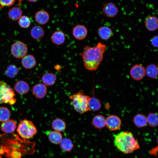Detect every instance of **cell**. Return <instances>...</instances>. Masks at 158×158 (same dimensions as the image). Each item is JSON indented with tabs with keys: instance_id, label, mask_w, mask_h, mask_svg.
Returning a JSON list of instances; mask_svg holds the SVG:
<instances>
[{
	"instance_id": "obj_10",
	"label": "cell",
	"mask_w": 158,
	"mask_h": 158,
	"mask_svg": "<svg viewBox=\"0 0 158 158\" xmlns=\"http://www.w3.org/2000/svg\"><path fill=\"white\" fill-rule=\"evenodd\" d=\"M102 11L103 15L106 17L112 18L117 15L118 10L114 4L109 2L104 5L102 8Z\"/></svg>"
},
{
	"instance_id": "obj_8",
	"label": "cell",
	"mask_w": 158,
	"mask_h": 158,
	"mask_svg": "<svg viewBox=\"0 0 158 158\" xmlns=\"http://www.w3.org/2000/svg\"><path fill=\"white\" fill-rule=\"evenodd\" d=\"M121 124L120 118L117 116L111 115L106 118V126L110 130H116L120 128Z\"/></svg>"
},
{
	"instance_id": "obj_15",
	"label": "cell",
	"mask_w": 158,
	"mask_h": 158,
	"mask_svg": "<svg viewBox=\"0 0 158 158\" xmlns=\"http://www.w3.org/2000/svg\"><path fill=\"white\" fill-rule=\"evenodd\" d=\"M35 21L39 24L44 25L48 22L49 15L46 11L40 10L37 12L34 16Z\"/></svg>"
},
{
	"instance_id": "obj_35",
	"label": "cell",
	"mask_w": 158,
	"mask_h": 158,
	"mask_svg": "<svg viewBox=\"0 0 158 158\" xmlns=\"http://www.w3.org/2000/svg\"><path fill=\"white\" fill-rule=\"evenodd\" d=\"M157 145L156 147L152 149L150 151V154L156 155L157 153L158 152V136L157 137Z\"/></svg>"
},
{
	"instance_id": "obj_27",
	"label": "cell",
	"mask_w": 158,
	"mask_h": 158,
	"mask_svg": "<svg viewBox=\"0 0 158 158\" xmlns=\"http://www.w3.org/2000/svg\"><path fill=\"white\" fill-rule=\"evenodd\" d=\"M90 110L96 111L99 110L101 107V104L99 100L93 96L90 97L88 103Z\"/></svg>"
},
{
	"instance_id": "obj_4",
	"label": "cell",
	"mask_w": 158,
	"mask_h": 158,
	"mask_svg": "<svg viewBox=\"0 0 158 158\" xmlns=\"http://www.w3.org/2000/svg\"><path fill=\"white\" fill-rule=\"evenodd\" d=\"M17 131L22 138L29 140L32 138L37 134V129L32 121L24 119L20 121Z\"/></svg>"
},
{
	"instance_id": "obj_11",
	"label": "cell",
	"mask_w": 158,
	"mask_h": 158,
	"mask_svg": "<svg viewBox=\"0 0 158 158\" xmlns=\"http://www.w3.org/2000/svg\"><path fill=\"white\" fill-rule=\"evenodd\" d=\"M32 92L34 96L38 99H42L46 95L47 93L46 86L44 84L39 83L33 87Z\"/></svg>"
},
{
	"instance_id": "obj_32",
	"label": "cell",
	"mask_w": 158,
	"mask_h": 158,
	"mask_svg": "<svg viewBox=\"0 0 158 158\" xmlns=\"http://www.w3.org/2000/svg\"><path fill=\"white\" fill-rule=\"evenodd\" d=\"M31 20L28 16H23L19 19L18 23L19 26L24 28H28L31 24Z\"/></svg>"
},
{
	"instance_id": "obj_34",
	"label": "cell",
	"mask_w": 158,
	"mask_h": 158,
	"mask_svg": "<svg viewBox=\"0 0 158 158\" xmlns=\"http://www.w3.org/2000/svg\"><path fill=\"white\" fill-rule=\"evenodd\" d=\"M151 43L154 47L158 48V35L152 37L151 40Z\"/></svg>"
},
{
	"instance_id": "obj_29",
	"label": "cell",
	"mask_w": 158,
	"mask_h": 158,
	"mask_svg": "<svg viewBox=\"0 0 158 158\" xmlns=\"http://www.w3.org/2000/svg\"><path fill=\"white\" fill-rule=\"evenodd\" d=\"M19 71V69L15 65L11 64L7 66L5 73L7 76L12 78L17 75Z\"/></svg>"
},
{
	"instance_id": "obj_9",
	"label": "cell",
	"mask_w": 158,
	"mask_h": 158,
	"mask_svg": "<svg viewBox=\"0 0 158 158\" xmlns=\"http://www.w3.org/2000/svg\"><path fill=\"white\" fill-rule=\"evenodd\" d=\"M87 28L83 25H77L73 28L72 30L73 36L78 40L84 39L87 37Z\"/></svg>"
},
{
	"instance_id": "obj_1",
	"label": "cell",
	"mask_w": 158,
	"mask_h": 158,
	"mask_svg": "<svg viewBox=\"0 0 158 158\" xmlns=\"http://www.w3.org/2000/svg\"><path fill=\"white\" fill-rule=\"evenodd\" d=\"M106 46L99 42L95 46H86L80 54L85 69L90 71L97 70L102 61Z\"/></svg>"
},
{
	"instance_id": "obj_7",
	"label": "cell",
	"mask_w": 158,
	"mask_h": 158,
	"mask_svg": "<svg viewBox=\"0 0 158 158\" xmlns=\"http://www.w3.org/2000/svg\"><path fill=\"white\" fill-rule=\"evenodd\" d=\"M130 74L131 77L134 80H141L146 74L145 68L141 65L136 64L131 68Z\"/></svg>"
},
{
	"instance_id": "obj_13",
	"label": "cell",
	"mask_w": 158,
	"mask_h": 158,
	"mask_svg": "<svg viewBox=\"0 0 158 158\" xmlns=\"http://www.w3.org/2000/svg\"><path fill=\"white\" fill-rule=\"evenodd\" d=\"M65 35L61 30H57L54 32L50 37L51 42L56 45H60L63 44L65 40Z\"/></svg>"
},
{
	"instance_id": "obj_20",
	"label": "cell",
	"mask_w": 158,
	"mask_h": 158,
	"mask_svg": "<svg viewBox=\"0 0 158 158\" xmlns=\"http://www.w3.org/2000/svg\"><path fill=\"white\" fill-rule=\"evenodd\" d=\"M31 37L34 39L40 40L44 35V31L43 28L39 25H36L33 27L30 31Z\"/></svg>"
},
{
	"instance_id": "obj_26",
	"label": "cell",
	"mask_w": 158,
	"mask_h": 158,
	"mask_svg": "<svg viewBox=\"0 0 158 158\" xmlns=\"http://www.w3.org/2000/svg\"><path fill=\"white\" fill-rule=\"evenodd\" d=\"M145 74L149 78L155 79L158 76V65L150 64L145 68Z\"/></svg>"
},
{
	"instance_id": "obj_25",
	"label": "cell",
	"mask_w": 158,
	"mask_h": 158,
	"mask_svg": "<svg viewBox=\"0 0 158 158\" xmlns=\"http://www.w3.org/2000/svg\"><path fill=\"white\" fill-rule=\"evenodd\" d=\"M22 13V10L19 7H14L9 9L8 14L11 20L15 21L19 20Z\"/></svg>"
},
{
	"instance_id": "obj_18",
	"label": "cell",
	"mask_w": 158,
	"mask_h": 158,
	"mask_svg": "<svg viewBox=\"0 0 158 158\" xmlns=\"http://www.w3.org/2000/svg\"><path fill=\"white\" fill-rule=\"evenodd\" d=\"M98 33L100 38L104 40H109L113 35L112 29L108 27L104 26H101L98 28Z\"/></svg>"
},
{
	"instance_id": "obj_30",
	"label": "cell",
	"mask_w": 158,
	"mask_h": 158,
	"mask_svg": "<svg viewBox=\"0 0 158 158\" xmlns=\"http://www.w3.org/2000/svg\"><path fill=\"white\" fill-rule=\"evenodd\" d=\"M147 123L151 127H154L158 126V113H151L147 117Z\"/></svg>"
},
{
	"instance_id": "obj_31",
	"label": "cell",
	"mask_w": 158,
	"mask_h": 158,
	"mask_svg": "<svg viewBox=\"0 0 158 158\" xmlns=\"http://www.w3.org/2000/svg\"><path fill=\"white\" fill-rule=\"evenodd\" d=\"M11 116L10 112L7 107H0V121L3 122L9 119Z\"/></svg>"
},
{
	"instance_id": "obj_3",
	"label": "cell",
	"mask_w": 158,
	"mask_h": 158,
	"mask_svg": "<svg viewBox=\"0 0 158 158\" xmlns=\"http://www.w3.org/2000/svg\"><path fill=\"white\" fill-rule=\"evenodd\" d=\"M69 97L72 100L74 109L78 113L83 114L90 111L88 103L90 97L85 95L83 90L70 95Z\"/></svg>"
},
{
	"instance_id": "obj_37",
	"label": "cell",
	"mask_w": 158,
	"mask_h": 158,
	"mask_svg": "<svg viewBox=\"0 0 158 158\" xmlns=\"http://www.w3.org/2000/svg\"></svg>"
},
{
	"instance_id": "obj_17",
	"label": "cell",
	"mask_w": 158,
	"mask_h": 158,
	"mask_svg": "<svg viewBox=\"0 0 158 158\" xmlns=\"http://www.w3.org/2000/svg\"><path fill=\"white\" fill-rule=\"evenodd\" d=\"M15 91L20 95L27 93L29 90L30 87L28 83L23 80L17 82L14 85Z\"/></svg>"
},
{
	"instance_id": "obj_14",
	"label": "cell",
	"mask_w": 158,
	"mask_h": 158,
	"mask_svg": "<svg viewBox=\"0 0 158 158\" xmlns=\"http://www.w3.org/2000/svg\"><path fill=\"white\" fill-rule=\"evenodd\" d=\"M21 63L25 69H32L36 65V61L35 57L32 55H26L22 58Z\"/></svg>"
},
{
	"instance_id": "obj_16",
	"label": "cell",
	"mask_w": 158,
	"mask_h": 158,
	"mask_svg": "<svg viewBox=\"0 0 158 158\" xmlns=\"http://www.w3.org/2000/svg\"><path fill=\"white\" fill-rule=\"evenodd\" d=\"M145 25L148 30L155 31L158 29V19L155 16H150L146 19Z\"/></svg>"
},
{
	"instance_id": "obj_33",
	"label": "cell",
	"mask_w": 158,
	"mask_h": 158,
	"mask_svg": "<svg viewBox=\"0 0 158 158\" xmlns=\"http://www.w3.org/2000/svg\"><path fill=\"white\" fill-rule=\"evenodd\" d=\"M16 0H0V9L5 7H10L13 5Z\"/></svg>"
},
{
	"instance_id": "obj_5",
	"label": "cell",
	"mask_w": 158,
	"mask_h": 158,
	"mask_svg": "<svg viewBox=\"0 0 158 158\" xmlns=\"http://www.w3.org/2000/svg\"><path fill=\"white\" fill-rule=\"evenodd\" d=\"M14 90L5 82L0 80V103L14 104L16 102Z\"/></svg>"
},
{
	"instance_id": "obj_22",
	"label": "cell",
	"mask_w": 158,
	"mask_h": 158,
	"mask_svg": "<svg viewBox=\"0 0 158 158\" xmlns=\"http://www.w3.org/2000/svg\"><path fill=\"white\" fill-rule=\"evenodd\" d=\"M51 125L53 130L60 132L64 131L66 128L65 121L59 118L54 120L51 122Z\"/></svg>"
},
{
	"instance_id": "obj_12",
	"label": "cell",
	"mask_w": 158,
	"mask_h": 158,
	"mask_svg": "<svg viewBox=\"0 0 158 158\" xmlns=\"http://www.w3.org/2000/svg\"><path fill=\"white\" fill-rule=\"evenodd\" d=\"M17 127L16 122L12 119H8L2 122L0 126L1 130L7 133H13Z\"/></svg>"
},
{
	"instance_id": "obj_24",
	"label": "cell",
	"mask_w": 158,
	"mask_h": 158,
	"mask_svg": "<svg viewBox=\"0 0 158 158\" xmlns=\"http://www.w3.org/2000/svg\"><path fill=\"white\" fill-rule=\"evenodd\" d=\"M133 122L138 128H142L145 126L147 123V117L142 114H138L134 117Z\"/></svg>"
},
{
	"instance_id": "obj_36",
	"label": "cell",
	"mask_w": 158,
	"mask_h": 158,
	"mask_svg": "<svg viewBox=\"0 0 158 158\" xmlns=\"http://www.w3.org/2000/svg\"><path fill=\"white\" fill-rule=\"evenodd\" d=\"M30 2H35L37 1V0H27Z\"/></svg>"
},
{
	"instance_id": "obj_6",
	"label": "cell",
	"mask_w": 158,
	"mask_h": 158,
	"mask_svg": "<svg viewBox=\"0 0 158 158\" xmlns=\"http://www.w3.org/2000/svg\"><path fill=\"white\" fill-rule=\"evenodd\" d=\"M28 47L25 44L22 42L18 41L14 42L12 45L11 52L15 57L22 58L26 55Z\"/></svg>"
},
{
	"instance_id": "obj_28",
	"label": "cell",
	"mask_w": 158,
	"mask_h": 158,
	"mask_svg": "<svg viewBox=\"0 0 158 158\" xmlns=\"http://www.w3.org/2000/svg\"><path fill=\"white\" fill-rule=\"evenodd\" d=\"M59 144L61 149L66 152L71 151L74 147L72 141L68 138H63Z\"/></svg>"
},
{
	"instance_id": "obj_19",
	"label": "cell",
	"mask_w": 158,
	"mask_h": 158,
	"mask_svg": "<svg viewBox=\"0 0 158 158\" xmlns=\"http://www.w3.org/2000/svg\"><path fill=\"white\" fill-rule=\"evenodd\" d=\"M49 141L55 144H59L62 139V136L60 132L55 130L46 132Z\"/></svg>"
},
{
	"instance_id": "obj_21",
	"label": "cell",
	"mask_w": 158,
	"mask_h": 158,
	"mask_svg": "<svg viewBox=\"0 0 158 158\" xmlns=\"http://www.w3.org/2000/svg\"><path fill=\"white\" fill-rule=\"evenodd\" d=\"M56 76L52 73H44L42 78L43 84L46 86H50L54 85L56 80Z\"/></svg>"
},
{
	"instance_id": "obj_2",
	"label": "cell",
	"mask_w": 158,
	"mask_h": 158,
	"mask_svg": "<svg viewBox=\"0 0 158 158\" xmlns=\"http://www.w3.org/2000/svg\"><path fill=\"white\" fill-rule=\"evenodd\" d=\"M114 143L117 148L124 154L131 153L140 148L138 141L129 131H121L115 135Z\"/></svg>"
},
{
	"instance_id": "obj_23",
	"label": "cell",
	"mask_w": 158,
	"mask_h": 158,
	"mask_svg": "<svg viewBox=\"0 0 158 158\" xmlns=\"http://www.w3.org/2000/svg\"><path fill=\"white\" fill-rule=\"evenodd\" d=\"M91 124L95 128L101 129L106 126V119L102 115H96L92 119Z\"/></svg>"
}]
</instances>
